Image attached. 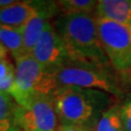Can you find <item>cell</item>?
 Instances as JSON below:
<instances>
[{"label": "cell", "mask_w": 131, "mask_h": 131, "mask_svg": "<svg viewBox=\"0 0 131 131\" xmlns=\"http://www.w3.org/2000/svg\"><path fill=\"white\" fill-rule=\"evenodd\" d=\"M52 24L70 62L112 68L99 39L94 15H62Z\"/></svg>", "instance_id": "6da1fadb"}, {"label": "cell", "mask_w": 131, "mask_h": 131, "mask_svg": "<svg viewBox=\"0 0 131 131\" xmlns=\"http://www.w3.org/2000/svg\"><path fill=\"white\" fill-rule=\"evenodd\" d=\"M51 96L60 125L80 126L89 131H93L102 114L114 105L109 93L78 86H58Z\"/></svg>", "instance_id": "7a4b0ae2"}, {"label": "cell", "mask_w": 131, "mask_h": 131, "mask_svg": "<svg viewBox=\"0 0 131 131\" xmlns=\"http://www.w3.org/2000/svg\"><path fill=\"white\" fill-rule=\"evenodd\" d=\"M16 82L10 94L20 104L33 95H49L58 88L52 71L46 69L31 54H21L15 58Z\"/></svg>", "instance_id": "3957f363"}, {"label": "cell", "mask_w": 131, "mask_h": 131, "mask_svg": "<svg viewBox=\"0 0 131 131\" xmlns=\"http://www.w3.org/2000/svg\"><path fill=\"white\" fill-rule=\"evenodd\" d=\"M112 69L68 61L53 73L58 86L97 89L110 95L122 96V90Z\"/></svg>", "instance_id": "277c9868"}, {"label": "cell", "mask_w": 131, "mask_h": 131, "mask_svg": "<svg viewBox=\"0 0 131 131\" xmlns=\"http://www.w3.org/2000/svg\"><path fill=\"white\" fill-rule=\"evenodd\" d=\"M95 19L100 42L112 68L122 75H130L131 26Z\"/></svg>", "instance_id": "5b68a950"}, {"label": "cell", "mask_w": 131, "mask_h": 131, "mask_svg": "<svg viewBox=\"0 0 131 131\" xmlns=\"http://www.w3.org/2000/svg\"><path fill=\"white\" fill-rule=\"evenodd\" d=\"M14 121L23 131H58L60 127L49 95H33L18 104Z\"/></svg>", "instance_id": "8992f818"}, {"label": "cell", "mask_w": 131, "mask_h": 131, "mask_svg": "<svg viewBox=\"0 0 131 131\" xmlns=\"http://www.w3.org/2000/svg\"><path fill=\"white\" fill-rule=\"evenodd\" d=\"M30 54L46 69L52 72L69 61L62 40L52 23L48 24Z\"/></svg>", "instance_id": "52a82bcc"}, {"label": "cell", "mask_w": 131, "mask_h": 131, "mask_svg": "<svg viewBox=\"0 0 131 131\" xmlns=\"http://www.w3.org/2000/svg\"><path fill=\"white\" fill-rule=\"evenodd\" d=\"M44 1H23L0 10V24L14 28H23L41 9Z\"/></svg>", "instance_id": "ba28073f"}, {"label": "cell", "mask_w": 131, "mask_h": 131, "mask_svg": "<svg viewBox=\"0 0 131 131\" xmlns=\"http://www.w3.org/2000/svg\"><path fill=\"white\" fill-rule=\"evenodd\" d=\"M94 17L131 26V0H99Z\"/></svg>", "instance_id": "9c48e42d"}, {"label": "cell", "mask_w": 131, "mask_h": 131, "mask_svg": "<svg viewBox=\"0 0 131 131\" xmlns=\"http://www.w3.org/2000/svg\"><path fill=\"white\" fill-rule=\"evenodd\" d=\"M0 43L5 46L14 58L24 53L23 28H14L0 24Z\"/></svg>", "instance_id": "30bf717a"}, {"label": "cell", "mask_w": 131, "mask_h": 131, "mask_svg": "<svg viewBox=\"0 0 131 131\" xmlns=\"http://www.w3.org/2000/svg\"><path fill=\"white\" fill-rule=\"evenodd\" d=\"M93 131H125L118 105H113L100 117Z\"/></svg>", "instance_id": "8fae6325"}, {"label": "cell", "mask_w": 131, "mask_h": 131, "mask_svg": "<svg viewBox=\"0 0 131 131\" xmlns=\"http://www.w3.org/2000/svg\"><path fill=\"white\" fill-rule=\"evenodd\" d=\"M56 3L63 15H94L97 6L95 0H60Z\"/></svg>", "instance_id": "7c38bea8"}, {"label": "cell", "mask_w": 131, "mask_h": 131, "mask_svg": "<svg viewBox=\"0 0 131 131\" xmlns=\"http://www.w3.org/2000/svg\"><path fill=\"white\" fill-rule=\"evenodd\" d=\"M16 82V65L10 59L0 61V92L10 93Z\"/></svg>", "instance_id": "4fadbf2b"}, {"label": "cell", "mask_w": 131, "mask_h": 131, "mask_svg": "<svg viewBox=\"0 0 131 131\" xmlns=\"http://www.w3.org/2000/svg\"><path fill=\"white\" fill-rule=\"evenodd\" d=\"M18 103L11 94L0 92V122L14 119Z\"/></svg>", "instance_id": "5bb4252c"}, {"label": "cell", "mask_w": 131, "mask_h": 131, "mask_svg": "<svg viewBox=\"0 0 131 131\" xmlns=\"http://www.w3.org/2000/svg\"><path fill=\"white\" fill-rule=\"evenodd\" d=\"M122 124L125 131H131V97L127 98L119 106Z\"/></svg>", "instance_id": "9a60e30c"}, {"label": "cell", "mask_w": 131, "mask_h": 131, "mask_svg": "<svg viewBox=\"0 0 131 131\" xmlns=\"http://www.w3.org/2000/svg\"><path fill=\"white\" fill-rule=\"evenodd\" d=\"M0 131H23L14 119L0 122Z\"/></svg>", "instance_id": "2e32d148"}, {"label": "cell", "mask_w": 131, "mask_h": 131, "mask_svg": "<svg viewBox=\"0 0 131 131\" xmlns=\"http://www.w3.org/2000/svg\"><path fill=\"white\" fill-rule=\"evenodd\" d=\"M58 131H89L80 126H73V125H60Z\"/></svg>", "instance_id": "e0dca14e"}, {"label": "cell", "mask_w": 131, "mask_h": 131, "mask_svg": "<svg viewBox=\"0 0 131 131\" xmlns=\"http://www.w3.org/2000/svg\"><path fill=\"white\" fill-rule=\"evenodd\" d=\"M19 0H0V10L16 4Z\"/></svg>", "instance_id": "ac0fdd59"}, {"label": "cell", "mask_w": 131, "mask_h": 131, "mask_svg": "<svg viewBox=\"0 0 131 131\" xmlns=\"http://www.w3.org/2000/svg\"><path fill=\"white\" fill-rule=\"evenodd\" d=\"M8 52H9V51L5 48V46H3L0 43V61L8 58Z\"/></svg>", "instance_id": "d6986e66"}]
</instances>
